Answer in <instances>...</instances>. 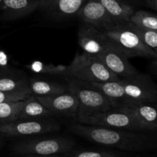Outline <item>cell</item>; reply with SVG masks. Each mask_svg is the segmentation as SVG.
<instances>
[{
	"label": "cell",
	"instance_id": "f1b7e54d",
	"mask_svg": "<svg viewBox=\"0 0 157 157\" xmlns=\"http://www.w3.org/2000/svg\"><path fill=\"white\" fill-rule=\"evenodd\" d=\"M125 157H150V156H129L128 154Z\"/></svg>",
	"mask_w": 157,
	"mask_h": 157
},
{
	"label": "cell",
	"instance_id": "8992f818",
	"mask_svg": "<svg viewBox=\"0 0 157 157\" xmlns=\"http://www.w3.org/2000/svg\"><path fill=\"white\" fill-rule=\"evenodd\" d=\"M78 121L79 124L85 125L132 131H148L142 124L137 122L130 115L114 108L95 113L91 116L82 117Z\"/></svg>",
	"mask_w": 157,
	"mask_h": 157
},
{
	"label": "cell",
	"instance_id": "5bb4252c",
	"mask_svg": "<svg viewBox=\"0 0 157 157\" xmlns=\"http://www.w3.org/2000/svg\"><path fill=\"white\" fill-rule=\"evenodd\" d=\"M88 84L100 90L110 101L113 108H120L130 101L120 80L106 82H91Z\"/></svg>",
	"mask_w": 157,
	"mask_h": 157
},
{
	"label": "cell",
	"instance_id": "277c9868",
	"mask_svg": "<svg viewBox=\"0 0 157 157\" xmlns=\"http://www.w3.org/2000/svg\"><path fill=\"white\" fill-rule=\"evenodd\" d=\"M75 147V141L70 138L49 137L18 141L12 145V150L17 154L52 156L68 153Z\"/></svg>",
	"mask_w": 157,
	"mask_h": 157
},
{
	"label": "cell",
	"instance_id": "e0dca14e",
	"mask_svg": "<svg viewBox=\"0 0 157 157\" xmlns=\"http://www.w3.org/2000/svg\"><path fill=\"white\" fill-rule=\"evenodd\" d=\"M8 11L9 19H16L29 15L35 11L41 1L35 0H2Z\"/></svg>",
	"mask_w": 157,
	"mask_h": 157
},
{
	"label": "cell",
	"instance_id": "30bf717a",
	"mask_svg": "<svg viewBox=\"0 0 157 157\" xmlns=\"http://www.w3.org/2000/svg\"><path fill=\"white\" fill-rule=\"evenodd\" d=\"M77 13L85 24L90 25L102 32L117 25L98 0H87Z\"/></svg>",
	"mask_w": 157,
	"mask_h": 157
},
{
	"label": "cell",
	"instance_id": "6da1fadb",
	"mask_svg": "<svg viewBox=\"0 0 157 157\" xmlns=\"http://www.w3.org/2000/svg\"><path fill=\"white\" fill-rule=\"evenodd\" d=\"M69 130L90 142L123 152H144L156 147V139L144 131L111 129L79 123L71 125Z\"/></svg>",
	"mask_w": 157,
	"mask_h": 157
},
{
	"label": "cell",
	"instance_id": "603a6c76",
	"mask_svg": "<svg viewBox=\"0 0 157 157\" xmlns=\"http://www.w3.org/2000/svg\"><path fill=\"white\" fill-rule=\"evenodd\" d=\"M127 25L129 29L134 32L136 36L140 38L141 41L145 45L153 49L156 52L157 49V32L156 31L150 30V29H144V28L138 27L131 23H127Z\"/></svg>",
	"mask_w": 157,
	"mask_h": 157
},
{
	"label": "cell",
	"instance_id": "44dd1931",
	"mask_svg": "<svg viewBox=\"0 0 157 157\" xmlns=\"http://www.w3.org/2000/svg\"><path fill=\"white\" fill-rule=\"evenodd\" d=\"M130 23L135 25L138 27L150 29V30L157 32L156 16L144 10L133 12V13L130 16Z\"/></svg>",
	"mask_w": 157,
	"mask_h": 157
},
{
	"label": "cell",
	"instance_id": "ffe728a7",
	"mask_svg": "<svg viewBox=\"0 0 157 157\" xmlns=\"http://www.w3.org/2000/svg\"><path fill=\"white\" fill-rule=\"evenodd\" d=\"M25 100L0 103V124L18 121Z\"/></svg>",
	"mask_w": 157,
	"mask_h": 157
},
{
	"label": "cell",
	"instance_id": "ac0fdd59",
	"mask_svg": "<svg viewBox=\"0 0 157 157\" xmlns=\"http://www.w3.org/2000/svg\"><path fill=\"white\" fill-rule=\"evenodd\" d=\"M31 94L33 96L48 97L68 91V88L61 84L41 80H31L29 82Z\"/></svg>",
	"mask_w": 157,
	"mask_h": 157
},
{
	"label": "cell",
	"instance_id": "5b68a950",
	"mask_svg": "<svg viewBox=\"0 0 157 157\" xmlns=\"http://www.w3.org/2000/svg\"><path fill=\"white\" fill-rule=\"evenodd\" d=\"M104 33L109 41L121 49L128 58H156V52L145 45L127 24L116 25L104 31Z\"/></svg>",
	"mask_w": 157,
	"mask_h": 157
},
{
	"label": "cell",
	"instance_id": "7402d4cb",
	"mask_svg": "<svg viewBox=\"0 0 157 157\" xmlns=\"http://www.w3.org/2000/svg\"><path fill=\"white\" fill-rule=\"evenodd\" d=\"M0 90L5 92L31 91L27 81L23 78L7 76L0 77Z\"/></svg>",
	"mask_w": 157,
	"mask_h": 157
},
{
	"label": "cell",
	"instance_id": "7a4b0ae2",
	"mask_svg": "<svg viewBox=\"0 0 157 157\" xmlns=\"http://www.w3.org/2000/svg\"><path fill=\"white\" fill-rule=\"evenodd\" d=\"M64 75L84 82H106L119 81L117 75L110 71L97 56L84 53L76 54L66 68Z\"/></svg>",
	"mask_w": 157,
	"mask_h": 157
},
{
	"label": "cell",
	"instance_id": "cb8c5ba5",
	"mask_svg": "<svg viewBox=\"0 0 157 157\" xmlns=\"http://www.w3.org/2000/svg\"><path fill=\"white\" fill-rule=\"evenodd\" d=\"M127 153L110 150H72L62 154L63 157H125Z\"/></svg>",
	"mask_w": 157,
	"mask_h": 157
},
{
	"label": "cell",
	"instance_id": "52a82bcc",
	"mask_svg": "<svg viewBox=\"0 0 157 157\" xmlns=\"http://www.w3.org/2000/svg\"><path fill=\"white\" fill-rule=\"evenodd\" d=\"M120 81L130 101L153 104L156 102V86L148 75L138 73L134 76L121 79Z\"/></svg>",
	"mask_w": 157,
	"mask_h": 157
},
{
	"label": "cell",
	"instance_id": "4fadbf2b",
	"mask_svg": "<svg viewBox=\"0 0 157 157\" xmlns=\"http://www.w3.org/2000/svg\"><path fill=\"white\" fill-rule=\"evenodd\" d=\"M78 43L84 53L98 56L109 40L104 32L84 23L78 31Z\"/></svg>",
	"mask_w": 157,
	"mask_h": 157
},
{
	"label": "cell",
	"instance_id": "ba28073f",
	"mask_svg": "<svg viewBox=\"0 0 157 157\" xmlns=\"http://www.w3.org/2000/svg\"><path fill=\"white\" fill-rule=\"evenodd\" d=\"M59 125L44 120L18 121L0 124V133L8 136H25L55 132Z\"/></svg>",
	"mask_w": 157,
	"mask_h": 157
},
{
	"label": "cell",
	"instance_id": "9c48e42d",
	"mask_svg": "<svg viewBox=\"0 0 157 157\" xmlns=\"http://www.w3.org/2000/svg\"><path fill=\"white\" fill-rule=\"evenodd\" d=\"M97 57L120 78H130L138 74L136 69L129 62L128 57L111 41H109L104 50Z\"/></svg>",
	"mask_w": 157,
	"mask_h": 157
},
{
	"label": "cell",
	"instance_id": "7c38bea8",
	"mask_svg": "<svg viewBox=\"0 0 157 157\" xmlns=\"http://www.w3.org/2000/svg\"><path fill=\"white\" fill-rule=\"evenodd\" d=\"M153 103L130 101L117 110L127 113L147 130H154L157 127V112Z\"/></svg>",
	"mask_w": 157,
	"mask_h": 157
},
{
	"label": "cell",
	"instance_id": "9a60e30c",
	"mask_svg": "<svg viewBox=\"0 0 157 157\" xmlns=\"http://www.w3.org/2000/svg\"><path fill=\"white\" fill-rule=\"evenodd\" d=\"M54 113L45 106L40 103L34 96L26 98L25 103L20 111L18 120L21 121H33L44 120L53 116Z\"/></svg>",
	"mask_w": 157,
	"mask_h": 157
},
{
	"label": "cell",
	"instance_id": "83f0119b",
	"mask_svg": "<svg viewBox=\"0 0 157 157\" xmlns=\"http://www.w3.org/2000/svg\"><path fill=\"white\" fill-rule=\"evenodd\" d=\"M29 157H63L62 155H52V156H37V155H29Z\"/></svg>",
	"mask_w": 157,
	"mask_h": 157
},
{
	"label": "cell",
	"instance_id": "484cf974",
	"mask_svg": "<svg viewBox=\"0 0 157 157\" xmlns=\"http://www.w3.org/2000/svg\"><path fill=\"white\" fill-rule=\"evenodd\" d=\"M31 91H15V92H5L0 90V103L7 101H17L25 100L29 98Z\"/></svg>",
	"mask_w": 157,
	"mask_h": 157
},
{
	"label": "cell",
	"instance_id": "d6986e66",
	"mask_svg": "<svg viewBox=\"0 0 157 157\" xmlns=\"http://www.w3.org/2000/svg\"><path fill=\"white\" fill-rule=\"evenodd\" d=\"M87 0H43L41 3L48 6L52 10L63 16L77 13Z\"/></svg>",
	"mask_w": 157,
	"mask_h": 157
},
{
	"label": "cell",
	"instance_id": "4316f807",
	"mask_svg": "<svg viewBox=\"0 0 157 157\" xmlns=\"http://www.w3.org/2000/svg\"><path fill=\"white\" fill-rule=\"evenodd\" d=\"M146 2H147V4L153 9L154 10L157 9V0H146Z\"/></svg>",
	"mask_w": 157,
	"mask_h": 157
},
{
	"label": "cell",
	"instance_id": "3957f363",
	"mask_svg": "<svg viewBox=\"0 0 157 157\" xmlns=\"http://www.w3.org/2000/svg\"><path fill=\"white\" fill-rule=\"evenodd\" d=\"M67 88L79 102L78 120L113 108L110 101L88 83L71 78L68 81Z\"/></svg>",
	"mask_w": 157,
	"mask_h": 157
},
{
	"label": "cell",
	"instance_id": "d4e9b609",
	"mask_svg": "<svg viewBox=\"0 0 157 157\" xmlns=\"http://www.w3.org/2000/svg\"><path fill=\"white\" fill-rule=\"evenodd\" d=\"M28 68L34 73L48 74V75H64L67 67L64 65H55L52 64H44L35 61L27 66Z\"/></svg>",
	"mask_w": 157,
	"mask_h": 157
},
{
	"label": "cell",
	"instance_id": "2e32d148",
	"mask_svg": "<svg viewBox=\"0 0 157 157\" xmlns=\"http://www.w3.org/2000/svg\"><path fill=\"white\" fill-rule=\"evenodd\" d=\"M105 8L117 25H124L130 22V18L133 13V9L129 5L118 0H98Z\"/></svg>",
	"mask_w": 157,
	"mask_h": 157
},
{
	"label": "cell",
	"instance_id": "8fae6325",
	"mask_svg": "<svg viewBox=\"0 0 157 157\" xmlns=\"http://www.w3.org/2000/svg\"><path fill=\"white\" fill-rule=\"evenodd\" d=\"M54 114L65 117L78 116L79 102L71 91L48 97L34 96Z\"/></svg>",
	"mask_w": 157,
	"mask_h": 157
}]
</instances>
